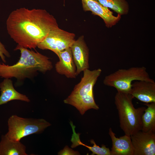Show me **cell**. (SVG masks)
<instances>
[{
	"label": "cell",
	"mask_w": 155,
	"mask_h": 155,
	"mask_svg": "<svg viewBox=\"0 0 155 155\" xmlns=\"http://www.w3.org/2000/svg\"><path fill=\"white\" fill-rule=\"evenodd\" d=\"M7 32L17 45L35 49L51 30L59 28L56 19L45 9L25 7L12 11L6 22Z\"/></svg>",
	"instance_id": "obj_1"
},
{
	"label": "cell",
	"mask_w": 155,
	"mask_h": 155,
	"mask_svg": "<svg viewBox=\"0 0 155 155\" xmlns=\"http://www.w3.org/2000/svg\"><path fill=\"white\" fill-rule=\"evenodd\" d=\"M15 50H19L20 56L18 61L12 65L0 63V77L15 78L18 81L31 78L38 72L45 73L53 68L49 58L40 53L17 45Z\"/></svg>",
	"instance_id": "obj_2"
},
{
	"label": "cell",
	"mask_w": 155,
	"mask_h": 155,
	"mask_svg": "<svg viewBox=\"0 0 155 155\" xmlns=\"http://www.w3.org/2000/svg\"><path fill=\"white\" fill-rule=\"evenodd\" d=\"M102 71L100 68L84 71L80 81L64 100V103L74 106L82 115L90 109L98 110L99 107L95 102L93 89Z\"/></svg>",
	"instance_id": "obj_3"
},
{
	"label": "cell",
	"mask_w": 155,
	"mask_h": 155,
	"mask_svg": "<svg viewBox=\"0 0 155 155\" xmlns=\"http://www.w3.org/2000/svg\"><path fill=\"white\" fill-rule=\"evenodd\" d=\"M134 97L129 93L117 92L115 103L118 110L120 126L125 135L131 136L142 128V117L146 108H135Z\"/></svg>",
	"instance_id": "obj_4"
},
{
	"label": "cell",
	"mask_w": 155,
	"mask_h": 155,
	"mask_svg": "<svg viewBox=\"0 0 155 155\" xmlns=\"http://www.w3.org/2000/svg\"><path fill=\"white\" fill-rule=\"evenodd\" d=\"M143 80L154 82L144 66L132 67L127 69H119L106 76L104 84L115 88L117 92L130 93L134 81Z\"/></svg>",
	"instance_id": "obj_5"
},
{
	"label": "cell",
	"mask_w": 155,
	"mask_h": 155,
	"mask_svg": "<svg viewBox=\"0 0 155 155\" xmlns=\"http://www.w3.org/2000/svg\"><path fill=\"white\" fill-rule=\"evenodd\" d=\"M7 123L8 131L5 135L15 141H20L31 134L40 133L51 125L44 119L24 118L16 115L10 116Z\"/></svg>",
	"instance_id": "obj_6"
},
{
	"label": "cell",
	"mask_w": 155,
	"mask_h": 155,
	"mask_svg": "<svg viewBox=\"0 0 155 155\" xmlns=\"http://www.w3.org/2000/svg\"><path fill=\"white\" fill-rule=\"evenodd\" d=\"M75 36L74 33L59 27L51 31L37 47L42 50H50L56 54L70 48L75 40Z\"/></svg>",
	"instance_id": "obj_7"
},
{
	"label": "cell",
	"mask_w": 155,
	"mask_h": 155,
	"mask_svg": "<svg viewBox=\"0 0 155 155\" xmlns=\"http://www.w3.org/2000/svg\"><path fill=\"white\" fill-rule=\"evenodd\" d=\"M133 155H155V133L140 131L130 136Z\"/></svg>",
	"instance_id": "obj_8"
},
{
	"label": "cell",
	"mask_w": 155,
	"mask_h": 155,
	"mask_svg": "<svg viewBox=\"0 0 155 155\" xmlns=\"http://www.w3.org/2000/svg\"><path fill=\"white\" fill-rule=\"evenodd\" d=\"M81 0L84 10L90 11L93 14L101 18L108 28L115 25L121 19V15L115 16L109 8L103 6L97 0Z\"/></svg>",
	"instance_id": "obj_9"
},
{
	"label": "cell",
	"mask_w": 155,
	"mask_h": 155,
	"mask_svg": "<svg viewBox=\"0 0 155 155\" xmlns=\"http://www.w3.org/2000/svg\"><path fill=\"white\" fill-rule=\"evenodd\" d=\"M84 38L83 36L79 37L70 47L76 67L77 76L89 68V50Z\"/></svg>",
	"instance_id": "obj_10"
},
{
	"label": "cell",
	"mask_w": 155,
	"mask_h": 155,
	"mask_svg": "<svg viewBox=\"0 0 155 155\" xmlns=\"http://www.w3.org/2000/svg\"><path fill=\"white\" fill-rule=\"evenodd\" d=\"M59 61L55 65L56 72L69 78H75L77 76L76 67L70 47L56 54Z\"/></svg>",
	"instance_id": "obj_11"
},
{
	"label": "cell",
	"mask_w": 155,
	"mask_h": 155,
	"mask_svg": "<svg viewBox=\"0 0 155 155\" xmlns=\"http://www.w3.org/2000/svg\"><path fill=\"white\" fill-rule=\"evenodd\" d=\"M130 94L145 103L155 102V82L136 81L132 83Z\"/></svg>",
	"instance_id": "obj_12"
},
{
	"label": "cell",
	"mask_w": 155,
	"mask_h": 155,
	"mask_svg": "<svg viewBox=\"0 0 155 155\" xmlns=\"http://www.w3.org/2000/svg\"><path fill=\"white\" fill-rule=\"evenodd\" d=\"M108 134L112 142L111 155H133L134 149L130 136L125 134L117 137L111 127Z\"/></svg>",
	"instance_id": "obj_13"
},
{
	"label": "cell",
	"mask_w": 155,
	"mask_h": 155,
	"mask_svg": "<svg viewBox=\"0 0 155 155\" xmlns=\"http://www.w3.org/2000/svg\"><path fill=\"white\" fill-rule=\"evenodd\" d=\"M0 105L15 100L29 102L30 100L26 95L17 91L14 88L12 81L10 78H5L0 83Z\"/></svg>",
	"instance_id": "obj_14"
},
{
	"label": "cell",
	"mask_w": 155,
	"mask_h": 155,
	"mask_svg": "<svg viewBox=\"0 0 155 155\" xmlns=\"http://www.w3.org/2000/svg\"><path fill=\"white\" fill-rule=\"evenodd\" d=\"M26 147L20 141H15L5 135L0 142V155H27Z\"/></svg>",
	"instance_id": "obj_15"
},
{
	"label": "cell",
	"mask_w": 155,
	"mask_h": 155,
	"mask_svg": "<svg viewBox=\"0 0 155 155\" xmlns=\"http://www.w3.org/2000/svg\"><path fill=\"white\" fill-rule=\"evenodd\" d=\"M147 106L142 117L141 131L155 133V102L145 103Z\"/></svg>",
	"instance_id": "obj_16"
},
{
	"label": "cell",
	"mask_w": 155,
	"mask_h": 155,
	"mask_svg": "<svg viewBox=\"0 0 155 155\" xmlns=\"http://www.w3.org/2000/svg\"><path fill=\"white\" fill-rule=\"evenodd\" d=\"M90 142L91 144H93L92 146H88L83 143L80 140V135H76L74 136L71 139V146L75 148L79 145L85 146L92 152V155H111L110 150L104 144H102L100 147L97 145L94 140L92 139Z\"/></svg>",
	"instance_id": "obj_17"
},
{
	"label": "cell",
	"mask_w": 155,
	"mask_h": 155,
	"mask_svg": "<svg viewBox=\"0 0 155 155\" xmlns=\"http://www.w3.org/2000/svg\"><path fill=\"white\" fill-rule=\"evenodd\" d=\"M104 6L110 8L121 16L127 14L129 5L126 0H97Z\"/></svg>",
	"instance_id": "obj_18"
},
{
	"label": "cell",
	"mask_w": 155,
	"mask_h": 155,
	"mask_svg": "<svg viewBox=\"0 0 155 155\" xmlns=\"http://www.w3.org/2000/svg\"><path fill=\"white\" fill-rule=\"evenodd\" d=\"M59 155H78L80 153L77 151H75L66 146L64 148L58 152Z\"/></svg>",
	"instance_id": "obj_19"
},
{
	"label": "cell",
	"mask_w": 155,
	"mask_h": 155,
	"mask_svg": "<svg viewBox=\"0 0 155 155\" xmlns=\"http://www.w3.org/2000/svg\"><path fill=\"white\" fill-rule=\"evenodd\" d=\"M5 57H10V54L6 49L4 45L0 41V57L4 63L6 62Z\"/></svg>",
	"instance_id": "obj_20"
}]
</instances>
